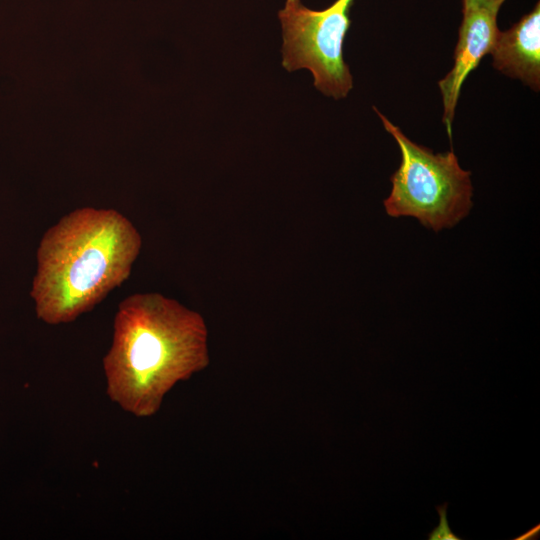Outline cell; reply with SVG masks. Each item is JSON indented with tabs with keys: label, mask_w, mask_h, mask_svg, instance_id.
Segmentation results:
<instances>
[{
	"label": "cell",
	"mask_w": 540,
	"mask_h": 540,
	"mask_svg": "<svg viewBox=\"0 0 540 540\" xmlns=\"http://www.w3.org/2000/svg\"><path fill=\"white\" fill-rule=\"evenodd\" d=\"M203 317L160 293H136L118 306L103 358L106 393L136 417L153 416L167 393L209 364Z\"/></svg>",
	"instance_id": "obj_1"
},
{
	"label": "cell",
	"mask_w": 540,
	"mask_h": 540,
	"mask_svg": "<svg viewBox=\"0 0 540 540\" xmlns=\"http://www.w3.org/2000/svg\"><path fill=\"white\" fill-rule=\"evenodd\" d=\"M142 247L132 222L114 209L82 207L41 238L30 296L38 319L68 323L99 304L130 275Z\"/></svg>",
	"instance_id": "obj_2"
},
{
	"label": "cell",
	"mask_w": 540,
	"mask_h": 540,
	"mask_svg": "<svg viewBox=\"0 0 540 540\" xmlns=\"http://www.w3.org/2000/svg\"><path fill=\"white\" fill-rule=\"evenodd\" d=\"M374 111L401 153L390 195L383 202L386 213L414 217L435 232L453 227L473 206L471 173L461 168L452 150L434 153L409 139L375 107Z\"/></svg>",
	"instance_id": "obj_3"
},
{
	"label": "cell",
	"mask_w": 540,
	"mask_h": 540,
	"mask_svg": "<svg viewBox=\"0 0 540 540\" xmlns=\"http://www.w3.org/2000/svg\"><path fill=\"white\" fill-rule=\"evenodd\" d=\"M354 0H336L323 10H312L300 0H286L278 11L282 27V66L289 72L307 69L314 86L326 96L345 98L353 78L343 57Z\"/></svg>",
	"instance_id": "obj_4"
},
{
	"label": "cell",
	"mask_w": 540,
	"mask_h": 540,
	"mask_svg": "<svg viewBox=\"0 0 540 540\" xmlns=\"http://www.w3.org/2000/svg\"><path fill=\"white\" fill-rule=\"evenodd\" d=\"M452 69L438 82L443 102V123L451 139L452 123L461 88L483 57L491 53L500 30L497 14L483 9L462 11Z\"/></svg>",
	"instance_id": "obj_5"
},
{
	"label": "cell",
	"mask_w": 540,
	"mask_h": 540,
	"mask_svg": "<svg viewBox=\"0 0 540 540\" xmlns=\"http://www.w3.org/2000/svg\"><path fill=\"white\" fill-rule=\"evenodd\" d=\"M493 67L521 80L538 92L540 88V4L504 32H499L491 51Z\"/></svg>",
	"instance_id": "obj_6"
},
{
	"label": "cell",
	"mask_w": 540,
	"mask_h": 540,
	"mask_svg": "<svg viewBox=\"0 0 540 540\" xmlns=\"http://www.w3.org/2000/svg\"><path fill=\"white\" fill-rule=\"evenodd\" d=\"M447 507L448 503H444L442 506H436L440 520L438 526L428 534L429 540H461V538L453 533L449 527Z\"/></svg>",
	"instance_id": "obj_7"
},
{
	"label": "cell",
	"mask_w": 540,
	"mask_h": 540,
	"mask_svg": "<svg viewBox=\"0 0 540 540\" xmlns=\"http://www.w3.org/2000/svg\"><path fill=\"white\" fill-rule=\"evenodd\" d=\"M505 0H462V11L470 9H483L494 14H498V11Z\"/></svg>",
	"instance_id": "obj_8"
}]
</instances>
